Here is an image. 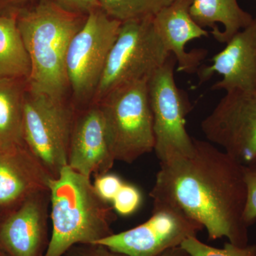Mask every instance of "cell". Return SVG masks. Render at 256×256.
Here are the masks:
<instances>
[{"label":"cell","mask_w":256,"mask_h":256,"mask_svg":"<svg viewBox=\"0 0 256 256\" xmlns=\"http://www.w3.org/2000/svg\"><path fill=\"white\" fill-rule=\"evenodd\" d=\"M244 174L248 192L244 220L249 227L256 222V164L244 166Z\"/></svg>","instance_id":"obj_22"},{"label":"cell","mask_w":256,"mask_h":256,"mask_svg":"<svg viewBox=\"0 0 256 256\" xmlns=\"http://www.w3.org/2000/svg\"><path fill=\"white\" fill-rule=\"evenodd\" d=\"M152 20H130L121 23L92 105L98 104L120 86L137 80H149L166 63L172 54L156 34Z\"/></svg>","instance_id":"obj_5"},{"label":"cell","mask_w":256,"mask_h":256,"mask_svg":"<svg viewBox=\"0 0 256 256\" xmlns=\"http://www.w3.org/2000/svg\"><path fill=\"white\" fill-rule=\"evenodd\" d=\"M52 230L45 256H64L78 244H95L114 233V208L90 178L66 166L50 185Z\"/></svg>","instance_id":"obj_3"},{"label":"cell","mask_w":256,"mask_h":256,"mask_svg":"<svg viewBox=\"0 0 256 256\" xmlns=\"http://www.w3.org/2000/svg\"><path fill=\"white\" fill-rule=\"evenodd\" d=\"M0 256H6V254H5L1 249H0Z\"/></svg>","instance_id":"obj_28"},{"label":"cell","mask_w":256,"mask_h":256,"mask_svg":"<svg viewBox=\"0 0 256 256\" xmlns=\"http://www.w3.org/2000/svg\"><path fill=\"white\" fill-rule=\"evenodd\" d=\"M212 62V65L200 67L197 72L201 84L216 73L223 78L214 84L212 90L226 92L256 89V18L234 35Z\"/></svg>","instance_id":"obj_14"},{"label":"cell","mask_w":256,"mask_h":256,"mask_svg":"<svg viewBox=\"0 0 256 256\" xmlns=\"http://www.w3.org/2000/svg\"><path fill=\"white\" fill-rule=\"evenodd\" d=\"M35 0H0V15L18 12Z\"/></svg>","instance_id":"obj_26"},{"label":"cell","mask_w":256,"mask_h":256,"mask_svg":"<svg viewBox=\"0 0 256 256\" xmlns=\"http://www.w3.org/2000/svg\"><path fill=\"white\" fill-rule=\"evenodd\" d=\"M28 80L0 78V149L25 144L24 102Z\"/></svg>","instance_id":"obj_17"},{"label":"cell","mask_w":256,"mask_h":256,"mask_svg":"<svg viewBox=\"0 0 256 256\" xmlns=\"http://www.w3.org/2000/svg\"><path fill=\"white\" fill-rule=\"evenodd\" d=\"M50 192H36L0 218V249L6 256H45Z\"/></svg>","instance_id":"obj_11"},{"label":"cell","mask_w":256,"mask_h":256,"mask_svg":"<svg viewBox=\"0 0 256 256\" xmlns=\"http://www.w3.org/2000/svg\"><path fill=\"white\" fill-rule=\"evenodd\" d=\"M124 182L120 176L110 173L96 175L94 186L99 196L105 201L112 203L114 196L122 188Z\"/></svg>","instance_id":"obj_23"},{"label":"cell","mask_w":256,"mask_h":256,"mask_svg":"<svg viewBox=\"0 0 256 256\" xmlns=\"http://www.w3.org/2000/svg\"><path fill=\"white\" fill-rule=\"evenodd\" d=\"M190 256H256V244L238 246L226 242L223 248L207 245L195 236L188 237L180 246Z\"/></svg>","instance_id":"obj_20"},{"label":"cell","mask_w":256,"mask_h":256,"mask_svg":"<svg viewBox=\"0 0 256 256\" xmlns=\"http://www.w3.org/2000/svg\"><path fill=\"white\" fill-rule=\"evenodd\" d=\"M194 142L191 156L160 164L150 195L153 202L176 207L201 224L210 240L225 237L246 246L244 166L208 141L194 138Z\"/></svg>","instance_id":"obj_1"},{"label":"cell","mask_w":256,"mask_h":256,"mask_svg":"<svg viewBox=\"0 0 256 256\" xmlns=\"http://www.w3.org/2000/svg\"><path fill=\"white\" fill-rule=\"evenodd\" d=\"M190 13L198 26L212 28L210 34L220 43H227L254 20L237 0H193Z\"/></svg>","instance_id":"obj_16"},{"label":"cell","mask_w":256,"mask_h":256,"mask_svg":"<svg viewBox=\"0 0 256 256\" xmlns=\"http://www.w3.org/2000/svg\"><path fill=\"white\" fill-rule=\"evenodd\" d=\"M114 161L134 162L154 150V134L148 80L114 89L98 104Z\"/></svg>","instance_id":"obj_4"},{"label":"cell","mask_w":256,"mask_h":256,"mask_svg":"<svg viewBox=\"0 0 256 256\" xmlns=\"http://www.w3.org/2000/svg\"><path fill=\"white\" fill-rule=\"evenodd\" d=\"M64 11L72 14L87 16L95 10L101 9L98 0H48Z\"/></svg>","instance_id":"obj_24"},{"label":"cell","mask_w":256,"mask_h":256,"mask_svg":"<svg viewBox=\"0 0 256 256\" xmlns=\"http://www.w3.org/2000/svg\"><path fill=\"white\" fill-rule=\"evenodd\" d=\"M114 161L104 117L98 105H90L74 114L68 166L88 178L108 172Z\"/></svg>","instance_id":"obj_13"},{"label":"cell","mask_w":256,"mask_h":256,"mask_svg":"<svg viewBox=\"0 0 256 256\" xmlns=\"http://www.w3.org/2000/svg\"><path fill=\"white\" fill-rule=\"evenodd\" d=\"M142 201V194L139 188L130 184L124 182L114 196L112 206L117 214L128 216L139 208Z\"/></svg>","instance_id":"obj_21"},{"label":"cell","mask_w":256,"mask_h":256,"mask_svg":"<svg viewBox=\"0 0 256 256\" xmlns=\"http://www.w3.org/2000/svg\"><path fill=\"white\" fill-rule=\"evenodd\" d=\"M193 0H172L160 10L152 20L154 30L166 50L174 57L178 72L197 73L206 50L186 52L188 42L208 36V32L192 18L190 8Z\"/></svg>","instance_id":"obj_15"},{"label":"cell","mask_w":256,"mask_h":256,"mask_svg":"<svg viewBox=\"0 0 256 256\" xmlns=\"http://www.w3.org/2000/svg\"><path fill=\"white\" fill-rule=\"evenodd\" d=\"M86 16L64 11L48 0L18 12V30L31 62L28 92L64 100L70 87L67 52Z\"/></svg>","instance_id":"obj_2"},{"label":"cell","mask_w":256,"mask_h":256,"mask_svg":"<svg viewBox=\"0 0 256 256\" xmlns=\"http://www.w3.org/2000/svg\"><path fill=\"white\" fill-rule=\"evenodd\" d=\"M208 142L247 166L256 164V89L226 92L202 120Z\"/></svg>","instance_id":"obj_9"},{"label":"cell","mask_w":256,"mask_h":256,"mask_svg":"<svg viewBox=\"0 0 256 256\" xmlns=\"http://www.w3.org/2000/svg\"><path fill=\"white\" fill-rule=\"evenodd\" d=\"M53 176L26 144L0 149V218L36 192L50 190Z\"/></svg>","instance_id":"obj_12"},{"label":"cell","mask_w":256,"mask_h":256,"mask_svg":"<svg viewBox=\"0 0 256 256\" xmlns=\"http://www.w3.org/2000/svg\"><path fill=\"white\" fill-rule=\"evenodd\" d=\"M158 256H190L188 252L181 246L169 249Z\"/></svg>","instance_id":"obj_27"},{"label":"cell","mask_w":256,"mask_h":256,"mask_svg":"<svg viewBox=\"0 0 256 256\" xmlns=\"http://www.w3.org/2000/svg\"><path fill=\"white\" fill-rule=\"evenodd\" d=\"M176 207L163 202H153L150 218L134 228L95 242L128 256H158L180 246L188 237L203 229Z\"/></svg>","instance_id":"obj_10"},{"label":"cell","mask_w":256,"mask_h":256,"mask_svg":"<svg viewBox=\"0 0 256 256\" xmlns=\"http://www.w3.org/2000/svg\"><path fill=\"white\" fill-rule=\"evenodd\" d=\"M64 256H128L114 252L98 244H78L74 246Z\"/></svg>","instance_id":"obj_25"},{"label":"cell","mask_w":256,"mask_h":256,"mask_svg":"<svg viewBox=\"0 0 256 256\" xmlns=\"http://www.w3.org/2000/svg\"><path fill=\"white\" fill-rule=\"evenodd\" d=\"M175 65L176 60L171 55L148 80L154 150L160 164L191 156L194 148V138L186 128V118L192 106L188 96L175 82Z\"/></svg>","instance_id":"obj_6"},{"label":"cell","mask_w":256,"mask_h":256,"mask_svg":"<svg viewBox=\"0 0 256 256\" xmlns=\"http://www.w3.org/2000/svg\"><path fill=\"white\" fill-rule=\"evenodd\" d=\"M102 9L87 15L74 35L66 55L69 86L79 102L90 101L100 80L106 60L121 25Z\"/></svg>","instance_id":"obj_8"},{"label":"cell","mask_w":256,"mask_h":256,"mask_svg":"<svg viewBox=\"0 0 256 256\" xmlns=\"http://www.w3.org/2000/svg\"><path fill=\"white\" fill-rule=\"evenodd\" d=\"M31 62L18 24V12L0 15V78L28 80Z\"/></svg>","instance_id":"obj_18"},{"label":"cell","mask_w":256,"mask_h":256,"mask_svg":"<svg viewBox=\"0 0 256 256\" xmlns=\"http://www.w3.org/2000/svg\"><path fill=\"white\" fill-rule=\"evenodd\" d=\"M74 114L64 100L26 89L24 102V141L54 178L68 165Z\"/></svg>","instance_id":"obj_7"},{"label":"cell","mask_w":256,"mask_h":256,"mask_svg":"<svg viewBox=\"0 0 256 256\" xmlns=\"http://www.w3.org/2000/svg\"><path fill=\"white\" fill-rule=\"evenodd\" d=\"M106 14L120 22L153 18L172 0H98Z\"/></svg>","instance_id":"obj_19"}]
</instances>
